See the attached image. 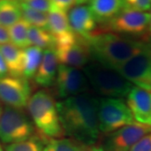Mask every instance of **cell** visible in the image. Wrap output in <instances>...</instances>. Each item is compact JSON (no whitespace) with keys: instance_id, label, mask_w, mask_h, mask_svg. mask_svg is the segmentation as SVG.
Here are the masks:
<instances>
[{"instance_id":"8992f818","label":"cell","mask_w":151,"mask_h":151,"mask_svg":"<svg viewBox=\"0 0 151 151\" xmlns=\"http://www.w3.org/2000/svg\"><path fill=\"white\" fill-rule=\"evenodd\" d=\"M97 119L102 134H109L134 123V117L123 98L97 99Z\"/></svg>"},{"instance_id":"6da1fadb","label":"cell","mask_w":151,"mask_h":151,"mask_svg":"<svg viewBox=\"0 0 151 151\" xmlns=\"http://www.w3.org/2000/svg\"><path fill=\"white\" fill-rule=\"evenodd\" d=\"M97 99L91 92L57 102L65 135L86 145H95L101 132L97 119Z\"/></svg>"},{"instance_id":"e575fe53","label":"cell","mask_w":151,"mask_h":151,"mask_svg":"<svg viewBox=\"0 0 151 151\" xmlns=\"http://www.w3.org/2000/svg\"><path fill=\"white\" fill-rule=\"evenodd\" d=\"M150 14V24H149V30L151 33V13Z\"/></svg>"},{"instance_id":"44dd1931","label":"cell","mask_w":151,"mask_h":151,"mask_svg":"<svg viewBox=\"0 0 151 151\" xmlns=\"http://www.w3.org/2000/svg\"><path fill=\"white\" fill-rule=\"evenodd\" d=\"M89 146L71 138L50 139L43 151H88Z\"/></svg>"},{"instance_id":"7c38bea8","label":"cell","mask_w":151,"mask_h":151,"mask_svg":"<svg viewBox=\"0 0 151 151\" xmlns=\"http://www.w3.org/2000/svg\"><path fill=\"white\" fill-rule=\"evenodd\" d=\"M116 70L132 84L151 92V48L134 55Z\"/></svg>"},{"instance_id":"30bf717a","label":"cell","mask_w":151,"mask_h":151,"mask_svg":"<svg viewBox=\"0 0 151 151\" xmlns=\"http://www.w3.org/2000/svg\"><path fill=\"white\" fill-rule=\"evenodd\" d=\"M32 86L23 76H6L0 78V103L8 107L24 109L31 97Z\"/></svg>"},{"instance_id":"484cf974","label":"cell","mask_w":151,"mask_h":151,"mask_svg":"<svg viewBox=\"0 0 151 151\" xmlns=\"http://www.w3.org/2000/svg\"><path fill=\"white\" fill-rule=\"evenodd\" d=\"M19 3L25 4L31 9L43 13H46V12L49 13L52 9L50 0H19Z\"/></svg>"},{"instance_id":"d6a6232c","label":"cell","mask_w":151,"mask_h":151,"mask_svg":"<svg viewBox=\"0 0 151 151\" xmlns=\"http://www.w3.org/2000/svg\"><path fill=\"white\" fill-rule=\"evenodd\" d=\"M88 0H76V4L77 5H82L83 4H85L86 3Z\"/></svg>"},{"instance_id":"d590c367","label":"cell","mask_w":151,"mask_h":151,"mask_svg":"<svg viewBox=\"0 0 151 151\" xmlns=\"http://www.w3.org/2000/svg\"><path fill=\"white\" fill-rule=\"evenodd\" d=\"M0 151H4V148L2 147V145H1V144H0Z\"/></svg>"},{"instance_id":"d6986e66","label":"cell","mask_w":151,"mask_h":151,"mask_svg":"<svg viewBox=\"0 0 151 151\" xmlns=\"http://www.w3.org/2000/svg\"><path fill=\"white\" fill-rule=\"evenodd\" d=\"M43 52L42 49L34 45L23 50V77L27 80L34 79L40 65Z\"/></svg>"},{"instance_id":"9a60e30c","label":"cell","mask_w":151,"mask_h":151,"mask_svg":"<svg viewBox=\"0 0 151 151\" xmlns=\"http://www.w3.org/2000/svg\"><path fill=\"white\" fill-rule=\"evenodd\" d=\"M59 65V60L55 49L45 50L40 65L34 77L35 84L43 88L53 86Z\"/></svg>"},{"instance_id":"ba28073f","label":"cell","mask_w":151,"mask_h":151,"mask_svg":"<svg viewBox=\"0 0 151 151\" xmlns=\"http://www.w3.org/2000/svg\"><path fill=\"white\" fill-rule=\"evenodd\" d=\"M53 86L55 96L61 100L91 92V86L83 70L61 64Z\"/></svg>"},{"instance_id":"8fae6325","label":"cell","mask_w":151,"mask_h":151,"mask_svg":"<svg viewBox=\"0 0 151 151\" xmlns=\"http://www.w3.org/2000/svg\"><path fill=\"white\" fill-rule=\"evenodd\" d=\"M150 133V126L133 123L107 134L101 146L105 151H129L138 141Z\"/></svg>"},{"instance_id":"f546056e","label":"cell","mask_w":151,"mask_h":151,"mask_svg":"<svg viewBox=\"0 0 151 151\" xmlns=\"http://www.w3.org/2000/svg\"><path fill=\"white\" fill-rule=\"evenodd\" d=\"M9 41H10V37H9V29L0 25V45L9 43Z\"/></svg>"},{"instance_id":"cb8c5ba5","label":"cell","mask_w":151,"mask_h":151,"mask_svg":"<svg viewBox=\"0 0 151 151\" xmlns=\"http://www.w3.org/2000/svg\"><path fill=\"white\" fill-rule=\"evenodd\" d=\"M48 139L45 138L38 133L35 136L27 140L6 145L4 151H43Z\"/></svg>"},{"instance_id":"1f68e13d","label":"cell","mask_w":151,"mask_h":151,"mask_svg":"<svg viewBox=\"0 0 151 151\" xmlns=\"http://www.w3.org/2000/svg\"><path fill=\"white\" fill-rule=\"evenodd\" d=\"M88 151H105L103 150V148L100 145H93L92 147H90V149L88 150Z\"/></svg>"},{"instance_id":"f1b7e54d","label":"cell","mask_w":151,"mask_h":151,"mask_svg":"<svg viewBox=\"0 0 151 151\" xmlns=\"http://www.w3.org/2000/svg\"><path fill=\"white\" fill-rule=\"evenodd\" d=\"M50 2L52 8L64 12L70 11L76 4V0H50Z\"/></svg>"},{"instance_id":"4dcf8cb0","label":"cell","mask_w":151,"mask_h":151,"mask_svg":"<svg viewBox=\"0 0 151 151\" xmlns=\"http://www.w3.org/2000/svg\"><path fill=\"white\" fill-rule=\"evenodd\" d=\"M8 73H9V70H8V67L6 65L5 60H4L3 55L0 52V78L8 76L7 75Z\"/></svg>"},{"instance_id":"4316f807","label":"cell","mask_w":151,"mask_h":151,"mask_svg":"<svg viewBox=\"0 0 151 151\" xmlns=\"http://www.w3.org/2000/svg\"><path fill=\"white\" fill-rule=\"evenodd\" d=\"M126 8L147 12L151 9V0H125Z\"/></svg>"},{"instance_id":"4fadbf2b","label":"cell","mask_w":151,"mask_h":151,"mask_svg":"<svg viewBox=\"0 0 151 151\" xmlns=\"http://www.w3.org/2000/svg\"><path fill=\"white\" fill-rule=\"evenodd\" d=\"M126 98V103L135 121L151 127L150 91L134 86Z\"/></svg>"},{"instance_id":"5bb4252c","label":"cell","mask_w":151,"mask_h":151,"mask_svg":"<svg viewBox=\"0 0 151 151\" xmlns=\"http://www.w3.org/2000/svg\"><path fill=\"white\" fill-rule=\"evenodd\" d=\"M67 15L72 31L78 36L87 40L96 33L97 21L88 6L73 7Z\"/></svg>"},{"instance_id":"603a6c76","label":"cell","mask_w":151,"mask_h":151,"mask_svg":"<svg viewBox=\"0 0 151 151\" xmlns=\"http://www.w3.org/2000/svg\"><path fill=\"white\" fill-rule=\"evenodd\" d=\"M29 40L30 45L40 49H55V40L48 30L30 25L29 29Z\"/></svg>"},{"instance_id":"ffe728a7","label":"cell","mask_w":151,"mask_h":151,"mask_svg":"<svg viewBox=\"0 0 151 151\" xmlns=\"http://www.w3.org/2000/svg\"><path fill=\"white\" fill-rule=\"evenodd\" d=\"M22 19L19 0H0V25L11 27Z\"/></svg>"},{"instance_id":"5b68a950","label":"cell","mask_w":151,"mask_h":151,"mask_svg":"<svg viewBox=\"0 0 151 151\" xmlns=\"http://www.w3.org/2000/svg\"><path fill=\"white\" fill-rule=\"evenodd\" d=\"M38 134L24 109L5 106L0 119V140L5 145L27 140Z\"/></svg>"},{"instance_id":"9c48e42d","label":"cell","mask_w":151,"mask_h":151,"mask_svg":"<svg viewBox=\"0 0 151 151\" xmlns=\"http://www.w3.org/2000/svg\"><path fill=\"white\" fill-rule=\"evenodd\" d=\"M150 14L148 12L124 8L111 22L108 23L110 31L121 35L141 37L149 30Z\"/></svg>"},{"instance_id":"52a82bcc","label":"cell","mask_w":151,"mask_h":151,"mask_svg":"<svg viewBox=\"0 0 151 151\" xmlns=\"http://www.w3.org/2000/svg\"><path fill=\"white\" fill-rule=\"evenodd\" d=\"M55 51L61 65L81 70L88 65L92 59L87 41L74 32L56 39Z\"/></svg>"},{"instance_id":"3957f363","label":"cell","mask_w":151,"mask_h":151,"mask_svg":"<svg viewBox=\"0 0 151 151\" xmlns=\"http://www.w3.org/2000/svg\"><path fill=\"white\" fill-rule=\"evenodd\" d=\"M29 115L38 133L46 139L63 138L65 132L60 123L55 95L48 88L33 94L28 103Z\"/></svg>"},{"instance_id":"83f0119b","label":"cell","mask_w":151,"mask_h":151,"mask_svg":"<svg viewBox=\"0 0 151 151\" xmlns=\"http://www.w3.org/2000/svg\"><path fill=\"white\" fill-rule=\"evenodd\" d=\"M129 151H151V133L138 141Z\"/></svg>"},{"instance_id":"7a4b0ae2","label":"cell","mask_w":151,"mask_h":151,"mask_svg":"<svg viewBox=\"0 0 151 151\" xmlns=\"http://www.w3.org/2000/svg\"><path fill=\"white\" fill-rule=\"evenodd\" d=\"M86 41L92 59L115 70L134 55L151 48L144 41L112 31H96Z\"/></svg>"},{"instance_id":"2e32d148","label":"cell","mask_w":151,"mask_h":151,"mask_svg":"<svg viewBox=\"0 0 151 151\" xmlns=\"http://www.w3.org/2000/svg\"><path fill=\"white\" fill-rule=\"evenodd\" d=\"M88 8L98 23H109L126 7L125 0H88Z\"/></svg>"},{"instance_id":"e0dca14e","label":"cell","mask_w":151,"mask_h":151,"mask_svg":"<svg viewBox=\"0 0 151 151\" xmlns=\"http://www.w3.org/2000/svg\"><path fill=\"white\" fill-rule=\"evenodd\" d=\"M0 52L5 60L9 75L23 76V50L8 43L0 45Z\"/></svg>"},{"instance_id":"836d02e7","label":"cell","mask_w":151,"mask_h":151,"mask_svg":"<svg viewBox=\"0 0 151 151\" xmlns=\"http://www.w3.org/2000/svg\"><path fill=\"white\" fill-rule=\"evenodd\" d=\"M4 106H3V103H0V119H1V117H2V114H3V111H4Z\"/></svg>"},{"instance_id":"7402d4cb","label":"cell","mask_w":151,"mask_h":151,"mask_svg":"<svg viewBox=\"0 0 151 151\" xmlns=\"http://www.w3.org/2000/svg\"><path fill=\"white\" fill-rule=\"evenodd\" d=\"M30 24L23 18L9 29L10 41L18 48L24 50L30 46L29 40V29Z\"/></svg>"},{"instance_id":"d4e9b609","label":"cell","mask_w":151,"mask_h":151,"mask_svg":"<svg viewBox=\"0 0 151 151\" xmlns=\"http://www.w3.org/2000/svg\"><path fill=\"white\" fill-rule=\"evenodd\" d=\"M20 4L22 18L32 26L41 28L48 30V14L40 11L35 10L24 4Z\"/></svg>"},{"instance_id":"ac0fdd59","label":"cell","mask_w":151,"mask_h":151,"mask_svg":"<svg viewBox=\"0 0 151 151\" xmlns=\"http://www.w3.org/2000/svg\"><path fill=\"white\" fill-rule=\"evenodd\" d=\"M48 31L56 39L73 32L69 24L66 12L52 8L48 14Z\"/></svg>"},{"instance_id":"277c9868","label":"cell","mask_w":151,"mask_h":151,"mask_svg":"<svg viewBox=\"0 0 151 151\" xmlns=\"http://www.w3.org/2000/svg\"><path fill=\"white\" fill-rule=\"evenodd\" d=\"M84 71L91 89L103 97H127L133 84L115 69L92 61L85 66Z\"/></svg>"}]
</instances>
